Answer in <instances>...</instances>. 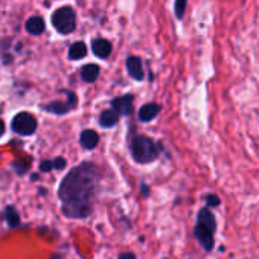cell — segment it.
I'll return each mask as SVG.
<instances>
[{
    "label": "cell",
    "instance_id": "obj_20",
    "mask_svg": "<svg viewBox=\"0 0 259 259\" xmlns=\"http://www.w3.org/2000/svg\"><path fill=\"white\" fill-rule=\"evenodd\" d=\"M117 259H138V257H136V254L132 253V251H125V253H120V254L117 256Z\"/></svg>",
    "mask_w": 259,
    "mask_h": 259
},
{
    "label": "cell",
    "instance_id": "obj_14",
    "mask_svg": "<svg viewBox=\"0 0 259 259\" xmlns=\"http://www.w3.org/2000/svg\"><path fill=\"white\" fill-rule=\"evenodd\" d=\"M81 76L85 82H93L99 76V67L96 64H87L81 70Z\"/></svg>",
    "mask_w": 259,
    "mask_h": 259
},
{
    "label": "cell",
    "instance_id": "obj_1",
    "mask_svg": "<svg viewBox=\"0 0 259 259\" xmlns=\"http://www.w3.org/2000/svg\"><path fill=\"white\" fill-rule=\"evenodd\" d=\"M96 183L98 169L92 163H82L64 177L58 194L66 217L85 218L90 215Z\"/></svg>",
    "mask_w": 259,
    "mask_h": 259
},
{
    "label": "cell",
    "instance_id": "obj_13",
    "mask_svg": "<svg viewBox=\"0 0 259 259\" xmlns=\"http://www.w3.org/2000/svg\"><path fill=\"white\" fill-rule=\"evenodd\" d=\"M26 31L32 35H40L45 31V22L41 17H32L26 22Z\"/></svg>",
    "mask_w": 259,
    "mask_h": 259
},
{
    "label": "cell",
    "instance_id": "obj_21",
    "mask_svg": "<svg viewBox=\"0 0 259 259\" xmlns=\"http://www.w3.org/2000/svg\"><path fill=\"white\" fill-rule=\"evenodd\" d=\"M40 168H41V171H49V169L54 168V165H52V162H43L40 165Z\"/></svg>",
    "mask_w": 259,
    "mask_h": 259
},
{
    "label": "cell",
    "instance_id": "obj_5",
    "mask_svg": "<svg viewBox=\"0 0 259 259\" xmlns=\"http://www.w3.org/2000/svg\"><path fill=\"white\" fill-rule=\"evenodd\" d=\"M13 128L14 132L23 136H29L35 132L37 128V120L32 114L29 113H20L14 117L13 120Z\"/></svg>",
    "mask_w": 259,
    "mask_h": 259
},
{
    "label": "cell",
    "instance_id": "obj_19",
    "mask_svg": "<svg viewBox=\"0 0 259 259\" xmlns=\"http://www.w3.org/2000/svg\"><path fill=\"white\" fill-rule=\"evenodd\" d=\"M52 165H54L55 169H63V168L66 166V160H64L63 157H58V159H55V160L52 162Z\"/></svg>",
    "mask_w": 259,
    "mask_h": 259
},
{
    "label": "cell",
    "instance_id": "obj_2",
    "mask_svg": "<svg viewBox=\"0 0 259 259\" xmlns=\"http://www.w3.org/2000/svg\"><path fill=\"white\" fill-rule=\"evenodd\" d=\"M215 232H217V220L215 215L209 207L200 209L197 215V223H195V230L194 235L198 241V244L206 250L212 251L215 245Z\"/></svg>",
    "mask_w": 259,
    "mask_h": 259
},
{
    "label": "cell",
    "instance_id": "obj_17",
    "mask_svg": "<svg viewBox=\"0 0 259 259\" xmlns=\"http://www.w3.org/2000/svg\"><path fill=\"white\" fill-rule=\"evenodd\" d=\"M186 2H188V0H176V7H174V10H176L177 19H182V17H183V14H185V11H186Z\"/></svg>",
    "mask_w": 259,
    "mask_h": 259
},
{
    "label": "cell",
    "instance_id": "obj_15",
    "mask_svg": "<svg viewBox=\"0 0 259 259\" xmlns=\"http://www.w3.org/2000/svg\"><path fill=\"white\" fill-rule=\"evenodd\" d=\"M87 55V48L84 43L78 41V43H73L69 49V58L70 60H81Z\"/></svg>",
    "mask_w": 259,
    "mask_h": 259
},
{
    "label": "cell",
    "instance_id": "obj_23",
    "mask_svg": "<svg viewBox=\"0 0 259 259\" xmlns=\"http://www.w3.org/2000/svg\"><path fill=\"white\" fill-rule=\"evenodd\" d=\"M51 259H63V257H60V256H54V257H51Z\"/></svg>",
    "mask_w": 259,
    "mask_h": 259
},
{
    "label": "cell",
    "instance_id": "obj_9",
    "mask_svg": "<svg viewBox=\"0 0 259 259\" xmlns=\"http://www.w3.org/2000/svg\"><path fill=\"white\" fill-rule=\"evenodd\" d=\"M159 113H160V105L159 104H154V102H148V104H145V105L141 107V110H139V119L144 120V122H150Z\"/></svg>",
    "mask_w": 259,
    "mask_h": 259
},
{
    "label": "cell",
    "instance_id": "obj_8",
    "mask_svg": "<svg viewBox=\"0 0 259 259\" xmlns=\"http://www.w3.org/2000/svg\"><path fill=\"white\" fill-rule=\"evenodd\" d=\"M92 49H93V54L96 57L107 58L111 54V43L108 40H104V38H96L92 43Z\"/></svg>",
    "mask_w": 259,
    "mask_h": 259
},
{
    "label": "cell",
    "instance_id": "obj_10",
    "mask_svg": "<svg viewBox=\"0 0 259 259\" xmlns=\"http://www.w3.org/2000/svg\"><path fill=\"white\" fill-rule=\"evenodd\" d=\"M76 105V96L72 93V98H70V101L67 102V104H63V102H54V104H49V105H46L45 108L48 110V111H51V113H57V114H64V113H67L72 107H75Z\"/></svg>",
    "mask_w": 259,
    "mask_h": 259
},
{
    "label": "cell",
    "instance_id": "obj_6",
    "mask_svg": "<svg viewBox=\"0 0 259 259\" xmlns=\"http://www.w3.org/2000/svg\"><path fill=\"white\" fill-rule=\"evenodd\" d=\"M113 108L122 114V116H128L133 113V96L132 95H125V96H119L116 99H113L111 102Z\"/></svg>",
    "mask_w": 259,
    "mask_h": 259
},
{
    "label": "cell",
    "instance_id": "obj_16",
    "mask_svg": "<svg viewBox=\"0 0 259 259\" xmlns=\"http://www.w3.org/2000/svg\"><path fill=\"white\" fill-rule=\"evenodd\" d=\"M5 213H7V221H8V224H10L11 227H16V226L20 223V218H19V215H17V212H16L14 207H11V206L7 207Z\"/></svg>",
    "mask_w": 259,
    "mask_h": 259
},
{
    "label": "cell",
    "instance_id": "obj_11",
    "mask_svg": "<svg viewBox=\"0 0 259 259\" xmlns=\"http://www.w3.org/2000/svg\"><path fill=\"white\" fill-rule=\"evenodd\" d=\"M117 122H119V113H117L114 108L105 110V111H102V114L99 116V123H101V126H104V128L114 126Z\"/></svg>",
    "mask_w": 259,
    "mask_h": 259
},
{
    "label": "cell",
    "instance_id": "obj_3",
    "mask_svg": "<svg viewBox=\"0 0 259 259\" xmlns=\"http://www.w3.org/2000/svg\"><path fill=\"white\" fill-rule=\"evenodd\" d=\"M130 150H132V156L138 163H151L157 159L159 156V150L157 145L147 136H136L132 141V145H130Z\"/></svg>",
    "mask_w": 259,
    "mask_h": 259
},
{
    "label": "cell",
    "instance_id": "obj_12",
    "mask_svg": "<svg viewBox=\"0 0 259 259\" xmlns=\"http://www.w3.org/2000/svg\"><path fill=\"white\" fill-rule=\"evenodd\" d=\"M99 142V136L93 130H85V132L81 133V145L85 150H93Z\"/></svg>",
    "mask_w": 259,
    "mask_h": 259
},
{
    "label": "cell",
    "instance_id": "obj_22",
    "mask_svg": "<svg viewBox=\"0 0 259 259\" xmlns=\"http://www.w3.org/2000/svg\"><path fill=\"white\" fill-rule=\"evenodd\" d=\"M4 132H5V123H4V120H0V136L4 135Z\"/></svg>",
    "mask_w": 259,
    "mask_h": 259
},
{
    "label": "cell",
    "instance_id": "obj_4",
    "mask_svg": "<svg viewBox=\"0 0 259 259\" xmlns=\"http://www.w3.org/2000/svg\"><path fill=\"white\" fill-rule=\"evenodd\" d=\"M52 25L60 34H70L76 25L75 11L70 7H63L57 10L52 16Z\"/></svg>",
    "mask_w": 259,
    "mask_h": 259
},
{
    "label": "cell",
    "instance_id": "obj_18",
    "mask_svg": "<svg viewBox=\"0 0 259 259\" xmlns=\"http://www.w3.org/2000/svg\"><path fill=\"white\" fill-rule=\"evenodd\" d=\"M206 201H207V204H209V207H217V206H220V198L217 197V195H213V194H209L207 197H206Z\"/></svg>",
    "mask_w": 259,
    "mask_h": 259
},
{
    "label": "cell",
    "instance_id": "obj_7",
    "mask_svg": "<svg viewBox=\"0 0 259 259\" xmlns=\"http://www.w3.org/2000/svg\"><path fill=\"white\" fill-rule=\"evenodd\" d=\"M126 70L132 75L133 79H138V81L144 79V67H142V61L139 57H130L126 60Z\"/></svg>",
    "mask_w": 259,
    "mask_h": 259
}]
</instances>
